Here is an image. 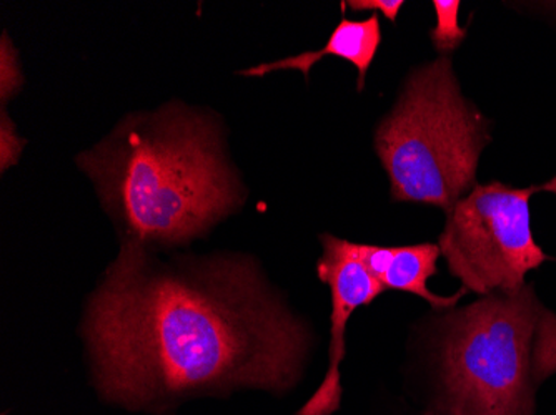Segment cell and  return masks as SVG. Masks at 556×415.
I'll use <instances>...</instances> for the list:
<instances>
[{
  "instance_id": "obj_6",
  "label": "cell",
  "mask_w": 556,
  "mask_h": 415,
  "mask_svg": "<svg viewBox=\"0 0 556 415\" xmlns=\"http://www.w3.org/2000/svg\"><path fill=\"white\" fill-rule=\"evenodd\" d=\"M324 255L317 264L318 277L328 284L332 293V316H330V348L328 369L324 382L299 415H333L342 402L340 364L345 358V330L355 309L370 304L378 295L386 291L380 281L365 267L358 255L357 243L321 236Z\"/></svg>"
},
{
  "instance_id": "obj_4",
  "label": "cell",
  "mask_w": 556,
  "mask_h": 415,
  "mask_svg": "<svg viewBox=\"0 0 556 415\" xmlns=\"http://www.w3.org/2000/svg\"><path fill=\"white\" fill-rule=\"evenodd\" d=\"M543 308L525 284L446 316L437 415H535L533 341Z\"/></svg>"
},
{
  "instance_id": "obj_5",
  "label": "cell",
  "mask_w": 556,
  "mask_h": 415,
  "mask_svg": "<svg viewBox=\"0 0 556 415\" xmlns=\"http://www.w3.org/2000/svg\"><path fill=\"white\" fill-rule=\"evenodd\" d=\"M556 192V177L543 186L511 189L500 181L475 185L446 215L440 251L465 291L486 296L523 288L525 277L548 256L533 238L530 198Z\"/></svg>"
},
{
  "instance_id": "obj_11",
  "label": "cell",
  "mask_w": 556,
  "mask_h": 415,
  "mask_svg": "<svg viewBox=\"0 0 556 415\" xmlns=\"http://www.w3.org/2000/svg\"><path fill=\"white\" fill-rule=\"evenodd\" d=\"M22 83V75L15 65L14 50L8 43V37L2 39V100H8Z\"/></svg>"
},
{
  "instance_id": "obj_1",
  "label": "cell",
  "mask_w": 556,
  "mask_h": 415,
  "mask_svg": "<svg viewBox=\"0 0 556 415\" xmlns=\"http://www.w3.org/2000/svg\"><path fill=\"white\" fill-rule=\"evenodd\" d=\"M86 337L100 391L130 407L240 387L287 391L308 351L305 324L250 259L162 261L136 238L90 299Z\"/></svg>"
},
{
  "instance_id": "obj_13",
  "label": "cell",
  "mask_w": 556,
  "mask_h": 415,
  "mask_svg": "<svg viewBox=\"0 0 556 415\" xmlns=\"http://www.w3.org/2000/svg\"><path fill=\"white\" fill-rule=\"evenodd\" d=\"M425 415H432V414H425Z\"/></svg>"
},
{
  "instance_id": "obj_7",
  "label": "cell",
  "mask_w": 556,
  "mask_h": 415,
  "mask_svg": "<svg viewBox=\"0 0 556 415\" xmlns=\"http://www.w3.org/2000/svg\"><path fill=\"white\" fill-rule=\"evenodd\" d=\"M358 255L383 288L412 293L437 311L452 309L460 296L467 293L462 288L457 295L439 296L428 289V280L435 276L437 263L442 256L435 243L410 246L358 245Z\"/></svg>"
},
{
  "instance_id": "obj_3",
  "label": "cell",
  "mask_w": 556,
  "mask_h": 415,
  "mask_svg": "<svg viewBox=\"0 0 556 415\" xmlns=\"http://www.w3.org/2000/svg\"><path fill=\"white\" fill-rule=\"evenodd\" d=\"M489 124L462 95L452 61L414 70L393 111L380 121L375 150L393 202L437 206L446 215L475 189Z\"/></svg>"
},
{
  "instance_id": "obj_12",
  "label": "cell",
  "mask_w": 556,
  "mask_h": 415,
  "mask_svg": "<svg viewBox=\"0 0 556 415\" xmlns=\"http://www.w3.org/2000/svg\"><path fill=\"white\" fill-rule=\"evenodd\" d=\"M353 11H380L390 22L396 21V15L402 11L403 0H353L349 2Z\"/></svg>"
},
{
  "instance_id": "obj_8",
  "label": "cell",
  "mask_w": 556,
  "mask_h": 415,
  "mask_svg": "<svg viewBox=\"0 0 556 415\" xmlns=\"http://www.w3.org/2000/svg\"><path fill=\"white\" fill-rule=\"evenodd\" d=\"M382 43V29L378 15L374 14L365 21H349L343 17L339 27L333 30L332 36L325 43L324 49L317 52H303L293 57L282 59V61L270 62V64H261L249 70L239 72L245 77H264L277 70H299L305 77L311 74L312 67L320 62L325 55L343 59L350 62L358 72V90H364L365 77L374 64L378 47Z\"/></svg>"
},
{
  "instance_id": "obj_9",
  "label": "cell",
  "mask_w": 556,
  "mask_h": 415,
  "mask_svg": "<svg viewBox=\"0 0 556 415\" xmlns=\"http://www.w3.org/2000/svg\"><path fill=\"white\" fill-rule=\"evenodd\" d=\"M556 374V314L543 308L533 341V379L536 386Z\"/></svg>"
},
{
  "instance_id": "obj_10",
  "label": "cell",
  "mask_w": 556,
  "mask_h": 415,
  "mask_svg": "<svg viewBox=\"0 0 556 415\" xmlns=\"http://www.w3.org/2000/svg\"><path fill=\"white\" fill-rule=\"evenodd\" d=\"M433 9L437 12V27L430 33L433 46L443 54L452 52L467 37V30L458 24L460 2L458 0H450V2L437 0V2H433Z\"/></svg>"
},
{
  "instance_id": "obj_2",
  "label": "cell",
  "mask_w": 556,
  "mask_h": 415,
  "mask_svg": "<svg viewBox=\"0 0 556 415\" xmlns=\"http://www.w3.org/2000/svg\"><path fill=\"white\" fill-rule=\"evenodd\" d=\"M77 161L142 243L187 242L242 205L217 125L182 105L129 115Z\"/></svg>"
}]
</instances>
